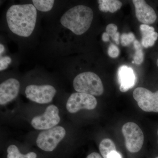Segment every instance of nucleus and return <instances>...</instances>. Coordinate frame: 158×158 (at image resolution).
<instances>
[{
	"label": "nucleus",
	"mask_w": 158,
	"mask_h": 158,
	"mask_svg": "<svg viewBox=\"0 0 158 158\" xmlns=\"http://www.w3.org/2000/svg\"><path fill=\"white\" fill-rule=\"evenodd\" d=\"M157 135H158V130L157 131Z\"/></svg>",
	"instance_id": "cd10ccee"
},
{
	"label": "nucleus",
	"mask_w": 158,
	"mask_h": 158,
	"mask_svg": "<svg viewBox=\"0 0 158 158\" xmlns=\"http://www.w3.org/2000/svg\"><path fill=\"white\" fill-rule=\"evenodd\" d=\"M60 121L59 109L55 105H51L47 107L43 114L34 117L31 123L35 129L47 130L55 127Z\"/></svg>",
	"instance_id": "1a4fd4ad"
},
{
	"label": "nucleus",
	"mask_w": 158,
	"mask_h": 158,
	"mask_svg": "<svg viewBox=\"0 0 158 158\" xmlns=\"http://www.w3.org/2000/svg\"><path fill=\"white\" fill-rule=\"evenodd\" d=\"M156 64H157V66L158 67V59H157V60Z\"/></svg>",
	"instance_id": "bb28decb"
},
{
	"label": "nucleus",
	"mask_w": 158,
	"mask_h": 158,
	"mask_svg": "<svg viewBox=\"0 0 158 158\" xmlns=\"http://www.w3.org/2000/svg\"><path fill=\"white\" fill-rule=\"evenodd\" d=\"M137 19L143 24L153 23L157 19L155 11L144 0H133Z\"/></svg>",
	"instance_id": "9d476101"
},
{
	"label": "nucleus",
	"mask_w": 158,
	"mask_h": 158,
	"mask_svg": "<svg viewBox=\"0 0 158 158\" xmlns=\"http://www.w3.org/2000/svg\"><path fill=\"white\" fill-rule=\"evenodd\" d=\"M56 93L52 85H30L27 87L25 94L27 98L37 103L44 104L51 102Z\"/></svg>",
	"instance_id": "0eeeda50"
},
{
	"label": "nucleus",
	"mask_w": 158,
	"mask_h": 158,
	"mask_svg": "<svg viewBox=\"0 0 158 158\" xmlns=\"http://www.w3.org/2000/svg\"><path fill=\"white\" fill-rule=\"evenodd\" d=\"M140 30L142 34V46L148 48L154 45L158 37V34L155 31L154 28L148 25L141 24L140 26Z\"/></svg>",
	"instance_id": "ddd939ff"
},
{
	"label": "nucleus",
	"mask_w": 158,
	"mask_h": 158,
	"mask_svg": "<svg viewBox=\"0 0 158 158\" xmlns=\"http://www.w3.org/2000/svg\"><path fill=\"white\" fill-rule=\"evenodd\" d=\"M97 105L96 98L87 94L76 92L69 98L66 108L70 113H75L81 110H93Z\"/></svg>",
	"instance_id": "423d86ee"
},
{
	"label": "nucleus",
	"mask_w": 158,
	"mask_h": 158,
	"mask_svg": "<svg viewBox=\"0 0 158 158\" xmlns=\"http://www.w3.org/2000/svg\"><path fill=\"white\" fill-rule=\"evenodd\" d=\"M124 137L125 146L130 152H138L142 148L144 143V136L140 127L134 122H127L122 128Z\"/></svg>",
	"instance_id": "39448f33"
},
{
	"label": "nucleus",
	"mask_w": 158,
	"mask_h": 158,
	"mask_svg": "<svg viewBox=\"0 0 158 158\" xmlns=\"http://www.w3.org/2000/svg\"><path fill=\"white\" fill-rule=\"evenodd\" d=\"M117 30L118 27L117 26L113 23L109 24L106 28V33L112 37L117 33Z\"/></svg>",
	"instance_id": "412c9836"
},
{
	"label": "nucleus",
	"mask_w": 158,
	"mask_h": 158,
	"mask_svg": "<svg viewBox=\"0 0 158 158\" xmlns=\"http://www.w3.org/2000/svg\"><path fill=\"white\" fill-rule=\"evenodd\" d=\"M7 158H36L37 154L34 152L28 153L27 154H22L20 152L17 146L10 145L7 149Z\"/></svg>",
	"instance_id": "2eb2a0df"
},
{
	"label": "nucleus",
	"mask_w": 158,
	"mask_h": 158,
	"mask_svg": "<svg viewBox=\"0 0 158 158\" xmlns=\"http://www.w3.org/2000/svg\"><path fill=\"white\" fill-rule=\"evenodd\" d=\"M92 9L84 5H78L69 9L62 15V26L77 35L85 33L90 27L93 19Z\"/></svg>",
	"instance_id": "f03ea898"
},
{
	"label": "nucleus",
	"mask_w": 158,
	"mask_h": 158,
	"mask_svg": "<svg viewBox=\"0 0 158 158\" xmlns=\"http://www.w3.org/2000/svg\"><path fill=\"white\" fill-rule=\"evenodd\" d=\"M32 2L36 9L42 12L50 11L55 3L54 0H34Z\"/></svg>",
	"instance_id": "dca6fc26"
},
{
	"label": "nucleus",
	"mask_w": 158,
	"mask_h": 158,
	"mask_svg": "<svg viewBox=\"0 0 158 158\" xmlns=\"http://www.w3.org/2000/svg\"><path fill=\"white\" fill-rule=\"evenodd\" d=\"M134 46L135 49L134 62L137 65H141L144 61V53L141 44L138 40H136L134 41Z\"/></svg>",
	"instance_id": "f3484780"
},
{
	"label": "nucleus",
	"mask_w": 158,
	"mask_h": 158,
	"mask_svg": "<svg viewBox=\"0 0 158 158\" xmlns=\"http://www.w3.org/2000/svg\"><path fill=\"white\" fill-rule=\"evenodd\" d=\"M11 59L9 56L1 57L0 59V70H5L8 67L9 65L11 63Z\"/></svg>",
	"instance_id": "aec40b11"
},
{
	"label": "nucleus",
	"mask_w": 158,
	"mask_h": 158,
	"mask_svg": "<svg viewBox=\"0 0 158 158\" xmlns=\"http://www.w3.org/2000/svg\"><path fill=\"white\" fill-rule=\"evenodd\" d=\"M112 38L115 41L116 44H119V33L118 32H117Z\"/></svg>",
	"instance_id": "393cba45"
},
{
	"label": "nucleus",
	"mask_w": 158,
	"mask_h": 158,
	"mask_svg": "<svg viewBox=\"0 0 158 158\" xmlns=\"http://www.w3.org/2000/svg\"><path fill=\"white\" fill-rule=\"evenodd\" d=\"M66 135L65 129L56 126L41 132L36 140L37 146L45 152L53 151Z\"/></svg>",
	"instance_id": "20e7f679"
},
{
	"label": "nucleus",
	"mask_w": 158,
	"mask_h": 158,
	"mask_svg": "<svg viewBox=\"0 0 158 158\" xmlns=\"http://www.w3.org/2000/svg\"><path fill=\"white\" fill-rule=\"evenodd\" d=\"M74 89L77 92L99 96L104 93L103 85L98 75L92 72L79 74L74 79Z\"/></svg>",
	"instance_id": "7ed1b4c3"
},
{
	"label": "nucleus",
	"mask_w": 158,
	"mask_h": 158,
	"mask_svg": "<svg viewBox=\"0 0 158 158\" xmlns=\"http://www.w3.org/2000/svg\"><path fill=\"white\" fill-rule=\"evenodd\" d=\"M118 81L121 92H127L134 88L136 83V77L132 68L125 65L120 66L118 70Z\"/></svg>",
	"instance_id": "f8f14e48"
},
{
	"label": "nucleus",
	"mask_w": 158,
	"mask_h": 158,
	"mask_svg": "<svg viewBox=\"0 0 158 158\" xmlns=\"http://www.w3.org/2000/svg\"><path fill=\"white\" fill-rule=\"evenodd\" d=\"M155 158H158V157H156Z\"/></svg>",
	"instance_id": "c85d7f7f"
},
{
	"label": "nucleus",
	"mask_w": 158,
	"mask_h": 158,
	"mask_svg": "<svg viewBox=\"0 0 158 158\" xmlns=\"http://www.w3.org/2000/svg\"><path fill=\"white\" fill-rule=\"evenodd\" d=\"M133 95L138 106L144 112L158 113V90L153 93L146 88L138 87L134 90Z\"/></svg>",
	"instance_id": "6e6552de"
},
{
	"label": "nucleus",
	"mask_w": 158,
	"mask_h": 158,
	"mask_svg": "<svg viewBox=\"0 0 158 158\" xmlns=\"http://www.w3.org/2000/svg\"><path fill=\"white\" fill-rule=\"evenodd\" d=\"M108 54L111 58H116L119 56V50L116 45L112 44L108 48Z\"/></svg>",
	"instance_id": "6ab92c4d"
},
{
	"label": "nucleus",
	"mask_w": 158,
	"mask_h": 158,
	"mask_svg": "<svg viewBox=\"0 0 158 158\" xmlns=\"http://www.w3.org/2000/svg\"><path fill=\"white\" fill-rule=\"evenodd\" d=\"M135 36L132 33H123L121 36V43L123 46L130 45L133 41H135Z\"/></svg>",
	"instance_id": "a211bd4d"
},
{
	"label": "nucleus",
	"mask_w": 158,
	"mask_h": 158,
	"mask_svg": "<svg viewBox=\"0 0 158 158\" xmlns=\"http://www.w3.org/2000/svg\"><path fill=\"white\" fill-rule=\"evenodd\" d=\"M4 51H5V47L4 45L2 44H0V54L2 55L4 52Z\"/></svg>",
	"instance_id": "a878e982"
},
{
	"label": "nucleus",
	"mask_w": 158,
	"mask_h": 158,
	"mask_svg": "<svg viewBox=\"0 0 158 158\" xmlns=\"http://www.w3.org/2000/svg\"><path fill=\"white\" fill-rule=\"evenodd\" d=\"M20 83L15 78L6 80L0 85V104L6 105L17 97L19 93Z\"/></svg>",
	"instance_id": "9b49d317"
},
{
	"label": "nucleus",
	"mask_w": 158,
	"mask_h": 158,
	"mask_svg": "<svg viewBox=\"0 0 158 158\" xmlns=\"http://www.w3.org/2000/svg\"><path fill=\"white\" fill-rule=\"evenodd\" d=\"M86 158H102L99 154L97 152L91 153Z\"/></svg>",
	"instance_id": "5701e85b"
},
{
	"label": "nucleus",
	"mask_w": 158,
	"mask_h": 158,
	"mask_svg": "<svg viewBox=\"0 0 158 158\" xmlns=\"http://www.w3.org/2000/svg\"><path fill=\"white\" fill-rule=\"evenodd\" d=\"M103 158H122V156L120 152L115 150L109 153Z\"/></svg>",
	"instance_id": "4be33fe9"
},
{
	"label": "nucleus",
	"mask_w": 158,
	"mask_h": 158,
	"mask_svg": "<svg viewBox=\"0 0 158 158\" xmlns=\"http://www.w3.org/2000/svg\"><path fill=\"white\" fill-rule=\"evenodd\" d=\"M102 39L103 41L104 42H108L110 40V36L106 32H105L102 35Z\"/></svg>",
	"instance_id": "b1692460"
},
{
	"label": "nucleus",
	"mask_w": 158,
	"mask_h": 158,
	"mask_svg": "<svg viewBox=\"0 0 158 158\" xmlns=\"http://www.w3.org/2000/svg\"><path fill=\"white\" fill-rule=\"evenodd\" d=\"M37 18V9L31 4L13 5L6 13L9 28L20 37L31 36L35 28Z\"/></svg>",
	"instance_id": "f257e3e1"
},
{
	"label": "nucleus",
	"mask_w": 158,
	"mask_h": 158,
	"mask_svg": "<svg viewBox=\"0 0 158 158\" xmlns=\"http://www.w3.org/2000/svg\"><path fill=\"white\" fill-rule=\"evenodd\" d=\"M98 8L100 11L103 12L109 11L114 13L120 9L122 3L118 0H99Z\"/></svg>",
	"instance_id": "4468645a"
}]
</instances>
